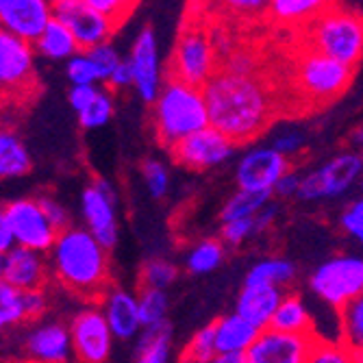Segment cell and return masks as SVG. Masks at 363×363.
I'll return each mask as SVG.
<instances>
[{"label":"cell","mask_w":363,"mask_h":363,"mask_svg":"<svg viewBox=\"0 0 363 363\" xmlns=\"http://www.w3.org/2000/svg\"><path fill=\"white\" fill-rule=\"evenodd\" d=\"M211 126L235 146L252 142L274 118V94L259 77H238L220 70L205 87Z\"/></svg>","instance_id":"6da1fadb"},{"label":"cell","mask_w":363,"mask_h":363,"mask_svg":"<svg viewBox=\"0 0 363 363\" xmlns=\"http://www.w3.org/2000/svg\"><path fill=\"white\" fill-rule=\"evenodd\" d=\"M50 270L59 285L83 298L101 301L109 285V255L87 228L70 226L59 233L48 252Z\"/></svg>","instance_id":"7a4b0ae2"},{"label":"cell","mask_w":363,"mask_h":363,"mask_svg":"<svg viewBox=\"0 0 363 363\" xmlns=\"http://www.w3.org/2000/svg\"><path fill=\"white\" fill-rule=\"evenodd\" d=\"M150 122L157 142L168 150L179 146L183 140L209 128L211 120L205 89L177 79H168L157 103L152 105Z\"/></svg>","instance_id":"3957f363"},{"label":"cell","mask_w":363,"mask_h":363,"mask_svg":"<svg viewBox=\"0 0 363 363\" xmlns=\"http://www.w3.org/2000/svg\"><path fill=\"white\" fill-rule=\"evenodd\" d=\"M305 48L322 52L350 68L363 59V11L328 3L324 11L303 30Z\"/></svg>","instance_id":"277c9868"},{"label":"cell","mask_w":363,"mask_h":363,"mask_svg":"<svg viewBox=\"0 0 363 363\" xmlns=\"http://www.w3.org/2000/svg\"><path fill=\"white\" fill-rule=\"evenodd\" d=\"M354 68L322 52L303 48L291 70V85L303 101L326 105L340 98L352 83Z\"/></svg>","instance_id":"5b68a950"},{"label":"cell","mask_w":363,"mask_h":363,"mask_svg":"<svg viewBox=\"0 0 363 363\" xmlns=\"http://www.w3.org/2000/svg\"><path fill=\"white\" fill-rule=\"evenodd\" d=\"M220 70V52L213 44L211 30H207L205 24L187 22L179 33L170 57V79L205 89Z\"/></svg>","instance_id":"8992f818"},{"label":"cell","mask_w":363,"mask_h":363,"mask_svg":"<svg viewBox=\"0 0 363 363\" xmlns=\"http://www.w3.org/2000/svg\"><path fill=\"white\" fill-rule=\"evenodd\" d=\"M309 289L328 307L342 311L363 294V259L352 255H337L313 270Z\"/></svg>","instance_id":"52a82bcc"},{"label":"cell","mask_w":363,"mask_h":363,"mask_svg":"<svg viewBox=\"0 0 363 363\" xmlns=\"http://www.w3.org/2000/svg\"><path fill=\"white\" fill-rule=\"evenodd\" d=\"M363 177V157L359 152H340L322 163L320 168L303 177L301 194L303 201H326V198L344 196Z\"/></svg>","instance_id":"ba28073f"},{"label":"cell","mask_w":363,"mask_h":363,"mask_svg":"<svg viewBox=\"0 0 363 363\" xmlns=\"http://www.w3.org/2000/svg\"><path fill=\"white\" fill-rule=\"evenodd\" d=\"M0 213L9 220L13 228L16 246L42 255L52 250L59 238V230L44 213L38 198H16V201H9Z\"/></svg>","instance_id":"9c48e42d"},{"label":"cell","mask_w":363,"mask_h":363,"mask_svg":"<svg viewBox=\"0 0 363 363\" xmlns=\"http://www.w3.org/2000/svg\"><path fill=\"white\" fill-rule=\"evenodd\" d=\"M0 83L7 98L30 96L35 87V48L7 30H0Z\"/></svg>","instance_id":"30bf717a"},{"label":"cell","mask_w":363,"mask_h":363,"mask_svg":"<svg viewBox=\"0 0 363 363\" xmlns=\"http://www.w3.org/2000/svg\"><path fill=\"white\" fill-rule=\"evenodd\" d=\"M81 216L89 233L107 250L118 242L116 189L107 179H94L81 194Z\"/></svg>","instance_id":"8fae6325"},{"label":"cell","mask_w":363,"mask_h":363,"mask_svg":"<svg viewBox=\"0 0 363 363\" xmlns=\"http://www.w3.org/2000/svg\"><path fill=\"white\" fill-rule=\"evenodd\" d=\"M52 9L55 18L72 30L83 52L109 44V38L118 28L116 22L98 13L87 0H57L52 3Z\"/></svg>","instance_id":"7c38bea8"},{"label":"cell","mask_w":363,"mask_h":363,"mask_svg":"<svg viewBox=\"0 0 363 363\" xmlns=\"http://www.w3.org/2000/svg\"><path fill=\"white\" fill-rule=\"evenodd\" d=\"M70 337L74 354L81 363H105L116 340L98 305L85 307L72 318Z\"/></svg>","instance_id":"4fadbf2b"},{"label":"cell","mask_w":363,"mask_h":363,"mask_svg":"<svg viewBox=\"0 0 363 363\" xmlns=\"http://www.w3.org/2000/svg\"><path fill=\"white\" fill-rule=\"evenodd\" d=\"M289 172V159L272 146L250 148L235 168L238 189L274 194L277 183Z\"/></svg>","instance_id":"5bb4252c"},{"label":"cell","mask_w":363,"mask_h":363,"mask_svg":"<svg viewBox=\"0 0 363 363\" xmlns=\"http://www.w3.org/2000/svg\"><path fill=\"white\" fill-rule=\"evenodd\" d=\"M170 152L179 166L194 170V172H203V170L222 166L224 161L233 157L235 144L224 133H220L218 128L209 126V128L201 130V133L183 140Z\"/></svg>","instance_id":"9a60e30c"},{"label":"cell","mask_w":363,"mask_h":363,"mask_svg":"<svg viewBox=\"0 0 363 363\" xmlns=\"http://www.w3.org/2000/svg\"><path fill=\"white\" fill-rule=\"evenodd\" d=\"M130 68L135 77V91L146 105H155L157 98L163 89V68H161V55H159V42L152 26H144L140 35L130 48Z\"/></svg>","instance_id":"2e32d148"},{"label":"cell","mask_w":363,"mask_h":363,"mask_svg":"<svg viewBox=\"0 0 363 363\" xmlns=\"http://www.w3.org/2000/svg\"><path fill=\"white\" fill-rule=\"evenodd\" d=\"M318 342V335H289L266 328L246 352V363H309Z\"/></svg>","instance_id":"e0dca14e"},{"label":"cell","mask_w":363,"mask_h":363,"mask_svg":"<svg viewBox=\"0 0 363 363\" xmlns=\"http://www.w3.org/2000/svg\"><path fill=\"white\" fill-rule=\"evenodd\" d=\"M52 18L55 9L48 0H3L0 3L3 30L30 44H35L42 38Z\"/></svg>","instance_id":"ac0fdd59"},{"label":"cell","mask_w":363,"mask_h":363,"mask_svg":"<svg viewBox=\"0 0 363 363\" xmlns=\"http://www.w3.org/2000/svg\"><path fill=\"white\" fill-rule=\"evenodd\" d=\"M22 350L33 363H68L74 352L70 326L61 322H42L24 335Z\"/></svg>","instance_id":"d6986e66"},{"label":"cell","mask_w":363,"mask_h":363,"mask_svg":"<svg viewBox=\"0 0 363 363\" xmlns=\"http://www.w3.org/2000/svg\"><path fill=\"white\" fill-rule=\"evenodd\" d=\"M46 274L48 268L42 252L16 246L0 257V283H7L20 291L44 289Z\"/></svg>","instance_id":"ffe728a7"},{"label":"cell","mask_w":363,"mask_h":363,"mask_svg":"<svg viewBox=\"0 0 363 363\" xmlns=\"http://www.w3.org/2000/svg\"><path fill=\"white\" fill-rule=\"evenodd\" d=\"M98 307L118 340H133L140 331H144L140 320V303L133 291L111 285L98 301Z\"/></svg>","instance_id":"44dd1931"},{"label":"cell","mask_w":363,"mask_h":363,"mask_svg":"<svg viewBox=\"0 0 363 363\" xmlns=\"http://www.w3.org/2000/svg\"><path fill=\"white\" fill-rule=\"evenodd\" d=\"M285 291L272 285H244L240 296L235 313L248 320L259 331H266L272 326V320L279 311Z\"/></svg>","instance_id":"7402d4cb"},{"label":"cell","mask_w":363,"mask_h":363,"mask_svg":"<svg viewBox=\"0 0 363 363\" xmlns=\"http://www.w3.org/2000/svg\"><path fill=\"white\" fill-rule=\"evenodd\" d=\"M213 324L218 354H246L259 337V328L238 313L218 318Z\"/></svg>","instance_id":"603a6c76"},{"label":"cell","mask_w":363,"mask_h":363,"mask_svg":"<svg viewBox=\"0 0 363 363\" xmlns=\"http://www.w3.org/2000/svg\"><path fill=\"white\" fill-rule=\"evenodd\" d=\"M270 328L281 331V333H289V335H315L311 313H309L301 294L287 291L283 296Z\"/></svg>","instance_id":"cb8c5ba5"},{"label":"cell","mask_w":363,"mask_h":363,"mask_svg":"<svg viewBox=\"0 0 363 363\" xmlns=\"http://www.w3.org/2000/svg\"><path fill=\"white\" fill-rule=\"evenodd\" d=\"M326 5L324 0H270L266 16L281 26H298L305 30Z\"/></svg>","instance_id":"d4e9b609"},{"label":"cell","mask_w":363,"mask_h":363,"mask_svg":"<svg viewBox=\"0 0 363 363\" xmlns=\"http://www.w3.org/2000/svg\"><path fill=\"white\" fill-rule=\"evenodd\" d=\"M35 52H40L42 57L52 59V61L68 63L74 55L81 52V46H79L77 38L72 35V30L63 22H59L57 18H52V22L42 33V38L35 42Z\"/></svg>","instance_id":"484cf974"},{"label":"cell","mask_w":363,"mask_h":363,"mask_svg":"<svg viewBox=\"0 0 363 363\" xmlns=\"http://www.w3.org/2000/svg\"><path fill=\"white\" fill-rule=\"evenodd\" d=\"M33 168V159L22 140L9 128H3L0 133V177L3 179H18L26 177Z\"/></svg>","instance_id":"4316f807"},{"label":"cell","mask_w":363,"mask_h":363,"mask_svg":"<svg viewBox=\"0 0 363 363\" xmlns=\"http://www.w3.org/2000/svg\"><path fill=\"white\" fill-rule=\"evenodd\" d=\"M172 348V326L163 322L152 328H144L140 335L135 363H168Z\"/></svg>","instance_id":"83f0119b"},{"label":"cell","mask_w":363,"mask_h":363,"mask_svg":"<svg viewBox=\"0 0 363 363\" xmlns=\"http://www.w3.org/2000/svg\"><path fill=\"white\" fill-rule=\"evenodd\" d=\"M274 194H261V191H246L238 189L228 201L222 205L220 220L222 224L226 222H235V220H250L257 218L263 209L272 203Z\"/></svg>","instance_id":"f1b7e54d"},{"label":"cell","mask_w":363,"mask_h":363,"mask_svg":"<svg viewBox=\"0 0 363 363\" xmlns=\"http://www.w3.org/2000/svg\"><path fill=\"white\" fill-rule=\"evenodd\" d=\"M296 279V266L287 259L272 257L257 261L248 270L244 285H272V287H285Z\"/></svg>","instance_id":"f546056e"},{"label":"cell","mask_w":363,"mask_h":363,"mask_svg":"<svg viewBox=\"0 0 363 363\" xmlns=\"http://www.w3.org/2000/svg\"><path fill=\"white\" fill-rule=\"evenodd\" d=\"M226 257V246L222 240H216V238H207L203 242H198L187 259H185V266L191 274H209L213 272L216 268H220V263L224 261Z\"/></svg>","instance_id":"4dcf8cb0"},{"label":"cell","mask_w":363,"mask_h":363,"mask_svg":"<svg viewBox=\"0 0 363 363\" xmlns=\"http://www.w3.org/2000/svg\"><path fill=\"white\" fill-rule=\"evenodd\" d=\"M340 344L350 352L363 350V294L340 311Z\"/></svg>","instance_id":"1f68e13d"},{"label":"cell","mask_w":363,"mask_h":363,"mask_svg":"<svg viewBox=\"0 0 363 363\" xmlns=\"http://www.w3.org/2000/svg\"><path fill=\"white\" fill-rule=\"evenodd\" d=\"M138 303H140L142 328H152V326L168 322L166 320V313H168V294L166 291H161V289H140Z\"/></svg>","instance_id":"d6a6232c"},{"label":"cell","mask_w":363,"mask_h":363,"mask_svg":"<svg viewBox=\"0 0 363 363\" xmlns=\"http://www.w3.org/2000/svg\"><path fill=\"white\" fill-rule=\"evenodd\" d=\"M24 322H28L24 291L7 283H0V324H3V328H11Z\"/></svg>","instance_id":"836d02e7"},{"label":"cell","mask_w":363,"mask_h":363,"mask_svg":"<svg viewBox=\"0 0 363 363\" xmlns=\"http://www.w3.org/2000/svg\"><path fill=\"white\" fill-rule=\"evenodd\" d=\"M218 357L216 346V331L213 324L196 331L194 337L187 342V346L181 352V363H209Z\"/></svg>","instance_id":"e575fe53"},{"label":"cell","mask_w":363,"mask_h":363,"mask_svg":"<svg viewBox=\"0 0 363 363\" xmlns=\"http://www.w3.org/2000/svg\"><path fill=\"white\" fill-rule=\"evenodd\" d=\"M179 277V270L168 259H148L140 272L142 289H161L166 291Z\"/></svg>","instance_id":"d590c367"},{"label":"cell","mask_w":363,"mask_h":363,"mask_svg":"<svg viewBox=\"0 0 363 363\" xmlns=\"http://www.w3.org/2000/svg\"><path fill=\"white\" fill-rule=\"evenodd\" d=\"M113 111H116V103H113V96L109 89L101 87L98 91L96 101L79 116V124L83 128H101L105 124H109V120L113 118Z\"/></svg>","instance_id":"8d00e7d4"},{"label":"cell","mask_w":363,"mask_h":363,"mask_svg":"<svg viewBox=\"0 0 363 363\" xmlns=\"http://www.w3.org/2000/svg\"><path fill=\"white\" fill-rule=\"evenodd\" d=\"M142 177H144L148 194L155 198V201H161V198L170 191V170L161 159L148 157L142 163Z\"/></svg>","instance_id":"74e56055"},{"label":"cell","mask_w":363,"mask_h":363,"mask_svg":"<svg viewBox=\"0 0 363 363\" xmlns=\"http://www.w3.org/2000/svg\"><path fill=\"white\" fill-rule=\"evenodd\" d=\"M65 77H68L72 87H87V85L103 83L101 72H98L89 52H83V50L65 63Z\"/></svg>","instance_id":"f35d334b"},{"label":"cell","mask_w":363,"mask_h":363,"mask_svg":"<svg viewBox=\"0 0 363 363\" xmlns=\"http://www.w3.org/2000/svg\"><path fill=\"white\" fill-rule=\"evenodd\" d=\"M89 57L91 61L96 63V68L98 72H101V79L103 83H109V79L113 77V72L120 68V63L124 61L118 52V48L109 42V44H103V46H98L94 50H89Z\"/></svg>","instance_id":"ab89813d"},{"label":"cell","mask_w":363,"mask_h":363,"mask_svg":"<svg viewBox=\"0 0 363 363\" xmlns=\"http://www.w3.org/2000/svg\"><path fill=\"white\" fill-rule=\"evenodd\" d=\"M257 68L259 65H257L255 55L244 48L230 50L222 61V70L228 74H238V77H257Z\"/></svg>","instance_id":"60d3db41"},{"label":"cell","mask_w":363,"mask_h":363,"mask_svg":"<svg viewBox=\"0 0 363 363\" xmlns=\"http://www.w3.org/2000/svg\"><path fill=\"white\" fill-rule=\"evenodd\" d=\"M309 363H354V361H352V352L344 344L320 337Z\"/></svg>","instance_id":"b9f144b4"},{"label":"cell","mask_w":363,"mask_h":363,"mask_svg":"<svg viewBox=\"0 0 363 363\" xmlns=\"http://www.w3.org/2000/svg\"><path fill=\"white\" fill-rule=\"evenodd\" d=\"M257 235V224H255V218L250 220H235V222H226L222 224V233H220V240L224 242V246H240L244 244L248 238Z\"/></svg>","instance_id":"7bdbcfd3"},{"label":"cell","mask_w":363,"mask_h":363,"mask_svg":"<svg viewBox=\"0 0 363 363\" xmlns=\"http://www.w3.org/2000/svg\"><path fill=\"white\" fill-rule=\"evenodd\" d=\"M340 226L354 242L363 244V198L352 201L340 216Z\"/></svg>","instance_id":"ee69618b"},{"label":"cell","mask_w":363,"mask_h":363,"mask_svg":"<svg viewBox=\"0 0 363 363\" xmlns=\"http://www.w3.org/2000/svg\"><path fill=\"white\" fill-rule=\"evenodd\" d=\"M87 3L98 13H103L105 18H109L111 22H116L118 26L130 16V11L138 7V3H122V0H87Z\"/></svg>","instance_id":"f6af8a7d"},{"label":"cell","mask_w":363,"mask_h":363,"mask_svg":"<svg viewBox=\"0 0 363 363\" xmlns=\"http://www.w3.org/2000/svg\"><path fill=\"white\" fill-rule=\"evenodd\" d=\"M270 146L274 150H279L283 157H291V155H298L307 146V138H305V133H301V130L287 128V130H281Z\"/></svg>","instance_id":"bcb514c9"},{"label":"cell","mask_w":363,"mask_h":363,"mask_svg":"<svg viewBox=\"0 0 363 363\" xmlns=\"http://www.w3.org/2000/svg\"><path fill=\"white\" fill-rule=\"evenodd\" d=\"M38 201H40L44 213L48 216V220L52 222V226L59 230V233H63V230L70 228V211L65 209V205H61L52 196H40Z\"/></svg>","instance_id":"7dc6e473"},{"label":"cell","mask_w":363,"mask_h":363,"mask_svg":"<svg viewBox=\"0 0 363 363\" xmlns=\"http://www.w3.org/2000/svg\"><path fill=\"white\" fill-rule=\"evenodd\" d=\"M101 87L98 85H87V87H72L70 94H68V101H70V107L77 111V116H81L94 101Z\"/></svg>","instance_id":"c3c4849f"},{"label":"cell","mask_w":363,"mask_h":363,"mask_svg":"<svg viewBox=\"0 0 363 363\" xmlns=\"http://www.w3.org/2000/svg\"><path fill=\"white\" fill-rule=\"evenodd\" d=\"M24 305H26V315L28 322L38 320L46 313L48 309V298L44 289H33V291H24Z\"/></svg>","instance_id":"681fc988"},{"label":"cell","mask_w":363,"mask_h":363,"mask_svg":"<svg viewBox=\"0 0 363 363\" xmlns=\"http://www.w3.org/2000/svg\"><path fill=\"white\" fill-rule=\"evenodd\" d=\"M111 89H126V87H135V77H133V68H130V61L124 59L120 63V68L113 72V77L107 83Z\"/></svg>","instance_id":"f907efd6"},{"label":"cell","mask_w":363,"mask_h":363,"mask_svg":"<svg viewBox=\"0 0 363 363\" xmlns=\"http://www.w3.org/2000/svg\"><path fill=\"white\" fill-rule=\"evenodd\" d=\"M301 183H303V177L296 174V172H287L274 187V196L279 198H291V196H298L301 194Z\"/></svg>","instance_id":"816d5d0a"},{"label":"cell","mask_w":363,"mask_h":363,"mask_svg":"<svg viewBox=\"0 0 363 363\" xmlns=\"http://www.w3.org/2000/svg\"><path fill=\"white\" fill-rule=\"evenodd\" d=\"M11 248H16V238H13V228L9 224V220L0 213V252H9Z\"/></svg>","instance_id":"f5cc1de1"},{"label":"cell","mask_w":363,"mask_h":363,"mask_svg":"<svg viewBox=\"0 0 363 363\" xmlns=\"http://www.w3.org/2000/svg\"><path fill=\"white\" fill-rule=\"evenodd\" d=\"M277 213H279V205L270 203L266 209H263V211L255 218V224H257V235H259V233H263V230L272 226V222H274Z\"/></svg>","instance_id":"db71d44e"},{"label":"cell","mask_w":363,"mask_h":363,"mask_svg":"<svg viewBox=\"0 0 363 363\" xmlns=\"http://www.w3.org/2000/svg\"><path fill=\"white\" fill-rule=\"evenodd\" d=\"M348 140H350V144H352V146L363 148V120H361V122L350 130V138H348Z\"/></svg>","instance_id":"11a10c76"},{"label":"cell","mask_w":363,"mask_h":363,"mask_svg":"<svg viewBox=\"0 0 363 363\" xmlns=\"http://www.w3.org/2000/svg\"><path fill=\"white\" fill-rule=\"evenodd\" d=\"M209 363H246V354H218Z\"/></svg>","instance_id":"9f6ffc18"},{"label":"cell","mask_w":363,"mask_h":363,"mask_svg":"<svg viewBox=\"0 0 363 363\" xmlns=\"http://www.w3.org/2000/svg\"><path fill=\"white\" fill-rule=\"evenodd\" d=\"M352 361H354V363H363V350L352 352Z\"/></svg>","instance_id":"6f0895ef"},{"label":"cell","mask_w":363,"mask_h":363,"mask_svg":"<svg viewBox=\"0 0 363 363\" xmlns=\"http://www.w3.org/2000/svg\"><path fill=\"white\" fill-rule=\"evenodd\" d=\"M359 187H361V194H363V177H361V181H359Z\"/></svg>","instance_id":"680465c9"}]
</instances>
